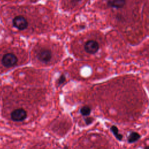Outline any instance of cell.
<instances>
[{"label":"cell","instance_id":"ba28073f","mask_svg":"<svg viewBox=\"0 0 149 149\" xmlns=\"http://www.w3.org/2000/svg\"><path fill=\"white\" fill-rule=\"evenodd\" d=\"M111 131L113 132V134L115 135V136L119 140H121L122 139V135L119 133V131L118 128L115 126H112L111 127Z\"/></svg>","mask_w":149,"mask_h":149},{"label":"cell","instance_id":"30bf717a","mask_svg":"<svg viewBox=\"0 0 149 149\" xmlns=\"http://www.w3.org/2000/svg\"><path fill=\"white\" fill-rule=\"evenodd\" d=\"M65 79L64 76H62L59 78V80H58L59 84H61L62 83H63V82L65 81Z\"/></svg>","mask_w":149,"mask_h":149},{"label":"cell","instance_id":"52a82bcc","mask_svg":"<svg viewBox=\"0 0 149 149\" xmlns=\"http://www.w3.org/2000/svg\"><path fill=\"white\" fill-rule=\"evenodd\" d=\"M140 138V134L137 132H132L128 137V141L129 143H134Z\"/></svg>","mask_w":149,"mask_h":149},{"label":"cell","instance_id":"277c9868","mask_svg":"<svg viewBox=\"0 0 149 149\" xmlns=\"http://www.w3.org/2000/svg\"><path fill=\"white\" fill-rule=\"evenodd\" d=\"M37 58L42 63H48L52 58V52L47 48H42L37 54Z\"/></svg>","mask_w":149,"mask_h":149},{"label":"cell","instance_id":"3957f363","mask_svg":"<svg viewBox=\"0 0 149 149\" xmlns=\"http://www.w3.org/2000/svg\"><path fill=\"white\" fill-rule=\"evenodd\" d=\"M100 45L98 42L94 40H89L87 41L84 45V51L90 54H94L98 51Z\"/></svg>","mask_w":149,"mask_h":149},{"label":"cell","instance_id":"9c48e42d","mask_svg":"<svg viewBox=\"0 0 149 149\" xmlns=\"http://www.w3.org/2000/svg\"><path fill=\"white\" fill-rule=\"evenodd\" d=\"M80 112L82 115L87 116L90 115L91 112V109L88 106H84L80 109Z\"/></svg>","mask_w":149,"mask_h":149},{"label":"cell","instance_id":"7a4b0ae2","mask_svg":"<svg viewBox=\"0 0 149 149\" xmlns=\"http://www.w3.org/2000/svg\"><path fill=\"white\" fill-rule=\"evenodd\" d=\"M17 62L16 56L12 53L5 54L2 58V63L3 66L7 68L14 66Z\"/></svg>","mask_w":149,"mask_h":149},{"label":"cell","instance_id":"8fae6325","mask_svg":"<svg viewBox=\"0 0 149 149\" xmlns=\"http://www.w3.org/2000/svg\"><path fill=\"white\" fill-rule=\"evenodd\" d=\"M85 121H86V123L87 124H88V123H90L92 122L93 119H92V118H86V119H85Z\"/></svg>","mask_w":149,"mask_h":149},{"label":"cell","instance_id":"6da1fadb","mask_svg":"<svg viewBox=\"0 0 149 149\" xmlns=\"http://www.w3.org/2000/svg\"><path fill=\"white\" fill-rule=\"evenodd\" d=\"M13 26L19 30H25L28 27V22L23 16L19 15L15 16L12 20Z\"/></svg>","mask_w":149,"mask_h":149},{"label":"cell","instance_id":"5b68a950","mask_svg":"<svg viewBox=\"0 0 149 149\" xmlns=\"http://www.w3.org/2000/svg\"><path fill=\"white\" fill-rule=\"evenodd\" d=\"M27 117L26 111L23 108L16 109L11 113V119L16 122L24 120Z\"/></svg>","mask_w":149,"mask_h":149},{"label":"cell","instance_id":"8992f818","mask_svg":"<svg viewBox=\"0 0 149 149\" xmlns=\"http://www.w3.org/2000/svg\"><path fill=\"white\" fill-rule=\"evenodd\" d=\"M106 1L108 7L116 9L123 8L126 2V0H107Z\"/></svg>","mask_w":149,"mask_h":149}]
</instances>
